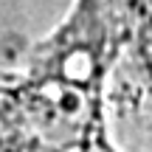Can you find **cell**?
<instances>
[{
	"instance_id": "6da1fadb",
	"label": "cell",
	"mask_w": 152,
	"mask_h": 152,
	"mask_svg": "<svg viewBox=\"0 0 152 152\" xmlns=\"http://www.w3.org/2000/svg\"><path fill=\"white\" fill-rule=\"evenodd\" d=\"M110 45L104 3L76 0L23 76L0 93V152H113L102 118Z\"/></svg>"
},
{
	"instance_id": "7a4b0ae2",
	"label": "cell",
	"mask_w": 152,
	"mask_h": 152,
	"mask_svg": "<svg viewBox=\"0 0 152 152\" xmlns=\"http://www.w3.org/2000/svg\"><path fill=\"white\" fill-rule=\"evenodd\" d=\"M124 3H127L132 23H135L138 42H141V51H144L147 65L152 71V0H124Z\"/></svg>"
}]
</instances>
